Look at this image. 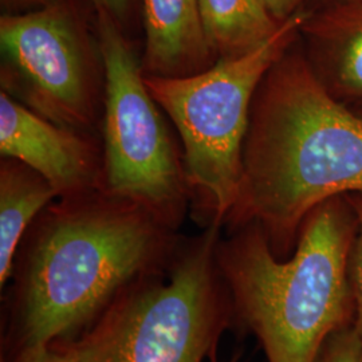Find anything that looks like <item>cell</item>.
Returning <instances> with one entry per match:
<instances>
[{
  "label": "cell",
  "instance_id": "2e32d148",
  "mask_svg": "<svg viewBox=\"0 0 362 362\" xmlns=\"http://www.w3.org/2000/svg\"><path fill=\"white\" fill-rule=\"evenodd\" d=\"M306 0H263L267 11L278 23H284L302 8Z\"/></svg>",
  "mask_w": 362,
  "mask_h": 362
},
{
  "label": "cell",
  "instance_id": "7a4b0ae2",
  "mask_svg": "<svg viewBox=\"0 0 362 362\" xmlns=\"http://www.w3.org/2000/svg\"><path fill=\"white\" fill-rule=\"evenodd\" d=\"M357 219L346 196L315 208L294 254L279 258L255 224L216 248L221 282L267 362H317L326 341L354 324L349 257Z\"/></svg>",
  "mask_w": 362,
  "mask_h": 362
},
{
  "label": "cell",
  "instance_id": "4fadbf2b",
  "mask_svg": "<svg viewBox=\"0 0 362 362\" xmlns=\"http://www.w3.org/2000/svg\"><path fill=\"white\" fill-rule=\"evenodd\" d=\"M346 199L354 211L357 230L349 257V279L354 299V326L362 339V194H346Z\"/></svg>",
  "mask_w": 362,
  "mask_h": 362
},
{
  "label": "cell",
  "instance_id": "ffe728a7",
  "mask_svg": "<svg viewBox=\"0 0 362 362\" xmlns=\"http://www.w3.org/2000/svg\"><path fill=\"white\" fill-rule=\"evenodd\" d=\"M356 113H357V115H358V116L361 117L362 118V103L361 106H360V107L356 110Z\"/></svg>",
  "mask_w": 362,
  "mask_h": 362
},
{
  "label": "cell",
  "instance_id": "6da1fadb",
  "mask_svg": "<svg viewBox=\"0 0 362 362\" xmlns=\"http://www.w3.org/2000/svg\"><path fill=\"white\" fill-rule=\"evenodd\" d=\"M296 43L255 91L239 194L226 219L236 228L258 226L279 258L315 208L362 194V118L329 91Z\"/></svg>",
  "mask_w": 362,
  "mask_h": 362
},
{
  "label": "cell",
  "instance_id": "30bf717a",
  "mask_svg": "<svg viewBox=\"0 0 362 362\" xmlns=\"http://www.w3.org/2000/svg\"><path fill=\"white\" fill-rule=\"evenodd\" d=\"M146 76L185 77L216 62L208 45L199 0H144Z\"/></svg>",
  "mask_w": 362,
  "mask_h": 362
},
{
  "label": "cell",
  "instance_id": "ac0fdd59",
  "mask_svg": "<svg viewBox=\"0 0 362 362\" xmlns=\"http://www.w3.org/2000/svg\"><path fill=\"white\" fill-rule=\"evenodd\" d=\"M54 0H1V6L7 13H22L33 11L50 4Z\"/></svg>",
  "mask_w": 362,
  "mask_h": 362
},
{
  "label": "cell",
  "instance_id": "ba28073f",
  "mask_svg": "<svg viewBox=\"0 0 362 362\" xmlns=\"http://www.w3.org/2000/svg\"><path fill=\"white\" fill-rule=\"evenodd\" d=\"M0 153L34 169L61 197L103 189L104 158L90 134L59 127L0 93Z\"/></svg>",
  "mask_w": 362,
  "mask_h": 362
},
{
  "label": "cell",
  "instance_id": "9c48e42d",
  "mask_svg": "<svg viewBox=\"0 0 362 362\" xmlns=\"http://www.w3.org/2000/svg\"><path fill=\"white\" fill-rule=\"evenodd\" d=\"M300 35L329 91L342 103H362V1L330 3L309 11Z\"/></svg>",
  "mask_w": 362,
  "mask_h": 362
},
{
  "label": "cell",
  "instance_id": "3957f363",
  "mask_svg": "<svg viewBox=\"0 0 362 362\" xmlns=\"http://www.w3.org/2000/svg\"><path fill=\"white\" fill-rule=\"evenodd\" d=\"M47 208L28 247L21 293L22 354L86 324L168 246L149 209L95 189Z\"/></svg>",
  "mask_w": 362,
  "mask_h": 362
},
{
  "label": "cell",
  "instance_id": "7c38bea8",
  "mask_svg": "<svg viewBox=\"0 0 362 362\" xmlns=\"http://www.w3.org/2000/svg\"><path fill=\"white\" fill-rule=\"evenodd\" d=\"M208 45L216 59L252 52L278 31L263 0H199Z\"/></svg>",
  "mask_w": 362,
  "mask_h": 362
},
{
  "label": "cell",
  "instance_id": "277c9868",
  "mask_svg": "<svg viewBox=\"0 0 362 362\" xmlns=\"http://www.w3.org/2000/svg\"><path fill=\"white\" fill-rule=\"evenodd\" d=\"M308 15L302 7L258 49L216 59L200 73L185 77L145 74L148 90L179 130L188 188L219 226L238 200L255 91L267 70L300 37Z\"/></svg>",
  "mask_w": 362,
  "mask_h": 362
},
{
  "label": "cell",
  "instance_id": "5b68a950",
  "mask_svg": "<svg viewBox=\"0 0 362 362\" xmlns=\"http://www.w3.org/2000/svg\"><path fill=\"white\" fill-rule=\"evenodd\" d=\"M219 224L187 247L165 284L121 299L69 348L79 362H202L227 320L216 264Z\"/></svg>",
  "mask_w": 362,
  "mask_h": 362
},
{
  "label": "cell",
  "instance_id": "e0dca14e",
  "mask_svg": "<svg viewBox=\"0 0 362 362\" xmlns=\"http://www.w3.org/2000/svg\"><path fill=\"white\" fill-rule=\"evenodd\" d=\"M132 0H93L97 13L109 15L118 26L127 21Z\"/></svg>",
  "mask_w": 362,
  "mask_h": 362
},
{
  "label": "cell",
  "instance_id": "5bb4252c",
  "mask_svg": "<svg viewBox=\"0 0 362 362\" xmlns=\"http://www.w3.org/2000/svg\"><path fill=\"white\" fill-rule=\"evenodd\" d=\"M317 362H362V339L354 324L326 341Z\"/></svg>",
  "mask_w": 362,
  "mask_h": 362
},
{
  "label": "cell",
  "instance_id": "d6986e66",
  "mask_svg": "<svg viewBox=\"0 0 362 362\" xmlns=\"http://www.w3.org/2000/svg\"><path fill=\"white\" fill-rule=\"evenodd\" d=\"M308 1V0H306ZM318 1L321 6L324 4H330V3H342V1H362V0H314Z\"/></svg>",
  "mask_w": 362,
  "mask_h": 362
},
{
  "label": "cell",
  "instance_id": "8fae6325",
  "mask_svg": "<svg viewBox=\"0 0 362 362\" xmlns=\"http://www.w3.org/2000/svg\"><path fill=\"white\" fill-rule=\"evenodd\" d=\"M57 191L34 169L3 157L0 167V285L11 276L15 257L27 228Z\"/></svg>",
  "mask_w": 362,
  "mask_h": 362
},
{
  "label": "cell",
  "instance_id": "8992f818",
  "mask_svg": "<svg viewBox=\"0 0 362 362\" xmlns=\"http://www.w3.org/2000/svg\"><path fill=\"white\" fill-rule=\"evenodd\" d=\"M97 38L105 73L103 189L143 206L172 227L189 189L182 156L146 88L143 59L104 13H97Z\"/></svg>",
  "mask_w": 362,
  "mask_h": 362
},
{
  "label": "cell",
  "instance_id": "52a82bcc",
  "mask_svg": "<svg viewBox=\"0 0 362 362\" xmlns=\"http://www.w3.org/2000/svg\"><path fill=\"white\" fill-rule=\"evenodd\" d=\"M1 91L54 124L90 134L104 62L76 13L62 0L0 18Z\"/></svg>",
  "mask_w": 362,
  "mask_h": 362
},
{
  "label": "cell",
  "instance_id": "9a60e30c",
  "mask_svg": "<svg viewBox=\"0 0 362 362\" xmlns=\"http://www.w3.org/2000/svg\"><path fill=\"white\" fill-rule=\"evenodd\" d=\"M21 362H79L70 348L58 350L52 346L25 353L21 356Z\"/></svg>",
  "mask_w": 362,
  "mask_h": 362
}]
</instances>
